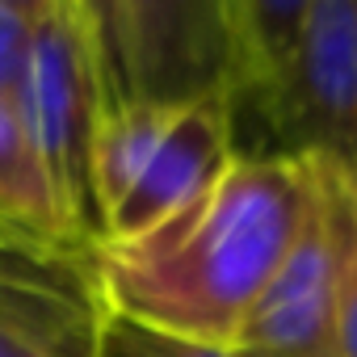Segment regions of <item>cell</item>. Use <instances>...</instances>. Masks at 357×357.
Segmentation results:
<instances>
[{
  "mask_svg": "<svg viewBox=\"0 0 357 357\" xmlns=\"http://www.w3.org/2000/svg\"><path fill=\"white\" fill-rule=\"evenodd\" d=\"M319 202V168L240 151L181 219L122 248H93L109 315L231 349Z\"/></svg>",
  "mask_w": 357,
  "mask_h": 357,
  "instance_id": "cell-1",
  "label": "cell"
},
{
  "mask_svg": "<svg viewBox=\"0 0 357 357\" xmlns=\"http://www.w3.org/2000/svg\"><path fill=\"white\" fill-rule=\"evenodd\" d=\"M101 109H105V93L97 72L89 5L84 0H47L17 97H13V114L30 151L47 172L51 194L76 244L84 248H97L89 160H93Z\"/></svg>",
  "mask_w": 357,
  "mask_h": 357,
  "instance_id": "cell-2",
  "label": "cell"
},
{
  "mask_svg": "<svg viewBox=\"0 0 357 357\" xmlns=\"http://www.w3.org/2000/svg\"><path fill=\"white\" fill-rule=\"evenodd\" d=\"M105 109H181L231 93L223 0H84Z\"/></svg>",
  "mask_w": 357,
  "mask_h": 357,
  "instance_id": "cell-3",
  "label": "cell"
},
{
  "mask_svg": "<svg viewBox=\"0 0 357 357\" xmlns=\"http://www.w3.org/2000/svg\"><path fill=\"white\" fill-rule=\"evenodd\" d=\"M252 105L273 155L307 160L357 194V0H311L294 55Z\"/></svg>",
  "mask_w": 357,
  "mask_h": 357,
  "instance_id": "cell-4",
  "label": "cell"
},
{
  "mask_svg": "<svg viewBox=\"0 0 357 357\" xmlns=\"http://www.w3.org/2000/svg\"><path fill=\"white\" fill-rule=\"evenodd\" d=\"M357 248V194L319 168V202L231 340L236 357H332L336 307Z\"/></svg>",
  "mask_w": 357,
  "mask_h": 357,
  "instance_id": "cell-5",
  "label": "cell"
},
{
  "mask_svg": "<svg viewBox=\"0 0 357 357\" xmlns=\"http://www.w3.org/2000/svg\"><path fill=\"white\" fill-rule=\"evenodd\" d=\"M105 324L89 248L0 236V357H101Z\"/></svg>",
  "mask_w": 357,
  "mask_h": 357,
  "instance_id": "cell-6",
  "label": "cell"
},
{
  "mask_svg": "<svg viewBox=\"0 0 357 357\" xmlns=\"http://www.w3.org/2000/svg\"><path fill=\"white\" fill-rule=\"evenodd\" d=\"M236 101L231 93H211L202 101H190L172 109L147 168L130 194L105 215L97 248H122L155 236L172 219L194 211L236 164Z\"/></svg>",
  "mask_w": 357,
  "mask_h": 357,
  "instance_id": "cell-7",
  "label": "cell"
},
{
  "mask_svg": "<svg viewBox=\"0 0 357 357\" xmlns=\"http://www.w3.org/2000/svg\"><path fill=\"white\" fill-rule=\"evenodd\" d=\"M0 219L38 244L84 248V244H76V236H72V227L51 194L47 172L17 126V114L5 101H0Z\"/></svg>",
  "mask_w": 357,
  "mask_h": 357,
  "instance_id": "cell-8",
  "label": "cell"
},
{
  "mask_svg": "<svg viewBox=\"0 0 357 357\" xmlns=\"http://www.w3.org/2000/svg\"><path fill=\"white\" fill-rule=\"evenodd\" d=\"M172 109H147V105H114L101 109L97 139H93V160H89V190H93V211H97V240L105 215L130 194L139 172L151 160V147L164 130Z\"/></svg>",
  "mask_w": 357,
  "mask_h": 357,
  "instance_id": "cell-9",
  "label": "cell"
},
{
  "mask_svg": "<svg viewBox=\"0 0 357 357\" xmlns=\"http://www.w3.org/2000/svg\"><path fill=\"white\" fill-rule=\"evenodd\" d=\"M47 0H0V101L13 109Z\"/></svg>",
  "mask_w": 357,
  "mask_h": 357,
  "instance_id": "cell-10",
  "label": "cell"
},
{
  "mask_svg": "<svg viewBox=\"0 0 357 357\" xmlns=\"http://www.w3.org/2000/svg\"><path fill=\"white\" fill-rule=\"evenodd\" d=\"M101 357H236V353L219 349V344L172 336V332H155V328H143V324L122 319V315H109Z\"/></svg>",
  "mask_w": 357,
  "mask_h": 357,
  "instance_id": "cell-11",
  "label": "cell"
},
{
  "mask_svg": "<svg viewBox=\"0 0 357 357\" xmlns=\"http://www.w3.org/2000/svg\"><path fill=\"white\" fill-rule=\"evenodd\" d=\"M332 357H357V248H353V257H349L344 286H340V307H336Z\"/></svg>",
  "mask_w": 357,
  "mask_h": 357,
  "instance_id": "cell-12",
  "label": "cell"
},
{
  "mask_svg": "<svg viewBox=\"0 0 357 357\" xmlns=\"http://www.w3.org/2000/svg\"><path fill=\"white\" fill-rule=\"evenodd\" d=\"M0 236H22V231H13V227H9L5 219H0ZM22 240H30V236H22Z\"/></svg>",
  "mask_w": 357,
  "mask_h": 357,
  "instance_id": "cell-13",
  "label": "cell"
}]
</instances>
